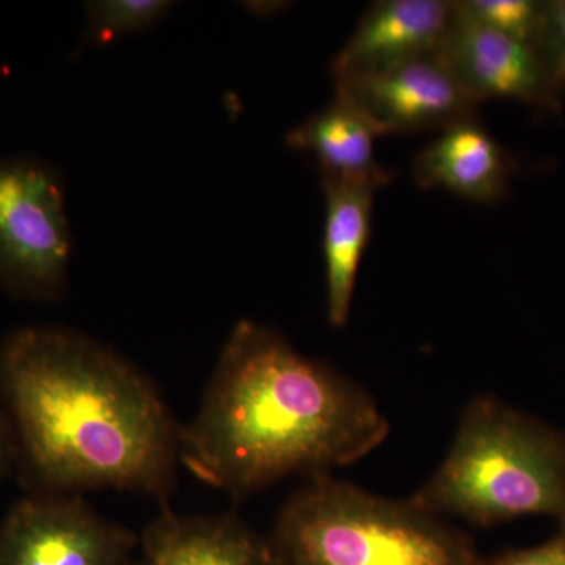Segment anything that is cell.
I'll return each instance as SVG.
<instances>
[{
  "label": "cell",
  "mask_w": 565,
  "mask_h": 565,
  "mask_svg": "<svg viewBox=\"0 0 565 565\" xmlns=\"http://www.w3.org/2000/svg\"><path fill=\"white\" fill-rule=\"evenodd\" d=\"M375 137L362 111L334 92L329 106L286 134V145L313 156L321 174L362 177L382 169L374 159Z\"/></svg>",
  "instance_id": "obj_13"
},
{
  "label": "cell",
  "mask_w": 565,
  "mask_h": 565,
  "mask_svg": "<svg viewBox=\"0 0 565 565\" xmlns=\"http://www.w3.org/2000/svg\"><path fill=\"white\" fill-rule=\"evenodd\" d=\"M269 541L281 565H481L438 515L330 473L310 476L286 500Z\"/></svg>",
  "instance_id": "obj_4"
},
{
  "label": "cell",
  "mask_w": 565,
  "mask_h": 565,
  "mask_svg": "<svg viewBox=\"0 0 565 565\" xmlns=\"http://www.w3.org/2000/svg\"><path fill=\"white\" fill-rule=\"evenodd\" d=\"M438 55L479 106L490 99H509L552 114L563 107L531 47L470 20L455 2Z\"/></svg>",
  "instance_id": "obj_8"
},
{
  "label": "cell",
  "mask_w": 565,
  "mask_h": 565,
  "mask_svg": "<svg viewBox=\"0 0 565 565\" xmlns=\"http://www.w3.org/2000/svg\"><path fill=\"white\" fill-rule=\"evenodd\" d=\"M169 0H95L85 6L84 46L102 47L128 35L147 32L173 9Z\"/></svg>",
  "instance_id": "obj_14"
},
{
  "label": "cell",
  "mask_w": 565,
  "mask_h": 565,
  "mask_svg": "<svg viewBox=\"0 0 565 565\" xmlns=\"http://www.w3.org/2000/svg\"><path fill=\"white\" fill-rule=\"evenodd\" d=\"M139 545L82 494H25L0 522V565H129Z\"/></svg>",
  "instance_id": "obj_6"
},
{
  "label": "cell",
  "mask_w": 565,
  "mask_h": 565,
  "mask_svg": "<svg viewBox=\"0 0 565 565\" xmlns=\"http://www.w3.org/2000/svg\"><path fill=\"white\" fill-rule=\"evenodd\" d=\"M390 182L392 173L384 167L362 177L322 174L327 316L337 329L344 327L351 315L356 275L370 243L375 195Z\"/></svg>",
  "instance_id": "obj_10"
},
{
  "label": "cell",
  "mask_w": 565,
  "mask_h": 565,
  "mask_svg": "<svg viewBox=\"0 0 565 565\" xmlns=\"http://www.w3.org/2000/svg\"><path fill=\"white\" fill-rule=\"evenodd\" d=\"M452 17L446 0H379L330 63L334 82L384 73L437 54Z\"/></svg>",
  "instance_id": "obj_9"
},
{
  "label": "cell",
  "mask_w": 565,
  "mask_h": 565,
  "mask_svg": "<svg viewBox=\"0 0 565 565\" xmlns=\"http://www.w3.org/2000/svg\"><path fill=\"white\" fill-rule=\"evenodd\" d=\"M18 449L13 427L0 407V481L17 473Z\"/></svg>",
  "instance_id": "obj_18"
},
{
  "label": "cell",
  "mask_w": 565,
  "mask_h": 565,
  "mask_svg": "<svg viewBox=\"0 0 565 565\" xmlns=\"http://www.w3.org/2000/svg\"><path fill=\"white\" fill-rule=\"evenodd\" d=\"M456 9L465 17L511 36L534 51L542 24L545 2L537 0H455Z\"/></svg>",
  "instance_id": "obj_15"
},
{
  "label": "cell",
  "mask_w": 565,
  "mask_h": 565,
  "mask_svg": "<svg viewBox=\"0 0 565 565\" xmlns=\"http://www.w3.org/2000/svg\"><path fill=\"white\" fill-rule=\"evenodd\" d=\"M379 136L444 131L476 117L479 104L460 87L440 55L430 54L384 73L334 82Z\"/></svg>",
  "instance_id": "obj_7"
},
{
  "label": "cell",
  "mask_w": 565,
  "mask_h": 565,
  "mask_svg": "<svg viewBox=\"0 0 565 565\" xmlns=\"http://www.w3.org/2000/svg\"><path fill=\"white\" fill-rule=\"evenodd\" d=\"M390 424L362 386L252 319L233 327L202 404L178 429L196 479L243 500L285 478L330 473L384 444Z\"/></svg>",
  "instance_id": "obj_2"
},
{
  "label": "cell",
  "mask_w": 565,
  "mask_h": 565,
  "mask_svg": "<svg viewBox=\"0 0 565 565\" xmlns=\"http://www.w3.org/2000/svg\"><path fill=\"white\" fill-rule=\"evenodd\" d=\"M129 565H281L270 541L234 515H181L169 505L140 535Z\"/></svg>",
  "instance_id": "obj_11"
},
{
  "label": "cell",
  "mask_w": 565,
  "mask_h": 565,
  "mask_svg": "<svg viewBox=\"0 0 565 565\" xmlns=\"http://www.w3.org/2000/svg\"><path fill=\"white\" fill-rule=\"evenodd\" d=\"M0 407L25 493L121 490L167 505L180 424L154 382L109 345L58 326L10 333L0 343Z\"/></svg>",
  "instance_id": "obj_1"
},
{
  "label": "cell",
  "mask_w": 565,
  "mask_h": 565,
  "mask_svg": "<svg viewBox=\"0 0 565 565\" xmlns=\"http://www.w3.org/2000/svg\"><path fill=\"white\" fill-rule=\"evenodd\" d=\"M73 250L65 193L50 167L0 161V286L14 296L62 297Z\"/></svg>",
  "instance_id": "obj_5"
},
{
  "label": "cell",
  "mask_w": 565,
  "mask_h": 565,
  "mask_svg": "<svg viewBox=\"0 0 565 565\" xmlns=\"http://www.w3.org/2000/svg\"><path fill=\"white\" fill-rule=\"evenodd\" d=\"M515 163L478 118L456 122L415 156L423 189H445L468 202L494 204L509 192Z\"/></svg>",
  "instance_id": "obj_12"
},
{
  "label": "cell",
  "mask_w": 565,
  "mask_h": 565,
  "mask_svg": "<svg viewBox=\"0 0 565 565\" xmlns=\"http://www.w3.org/2000/svg\"><path fill=\"white\" fill-rule=\"evenodd\" d=\"M481 565H565V523L545 544L508 552L492 561H481Z\"/></svg>",
  "instance_id": "obj_17"
},
{
  "label": "cell",
  "mask_w": 565,
  "mask_h": 565,
  "mask_svg": "<svg viewBox=\"0 0 565 565\" xmlns=\"http://www.w3.org/2000/svg\"><path fill=\"white\" fill-rule=\"evenodd\" d=\"M556 102L565 95V0L545 2L544 24L534 47Z\"/></svg>",
  "instance_id": "obj_16"
},
{
  "label": "cell",
  "mask_w": 565,
  "mask_h": 565,
  "mask_svg": "<svg viewBox=\"0 0 565 565\" xmlns=\"http://www.w3.org/2000/svg\"><path fill=\"white\" fill-rule=\"evenodd\" d=\"M411 500L476 526L530 515L555 516L564 525L565 433L494 397H476L444 463Z\"/></svg>",
  "instance_id": "obj_3"
}]
</instances>
